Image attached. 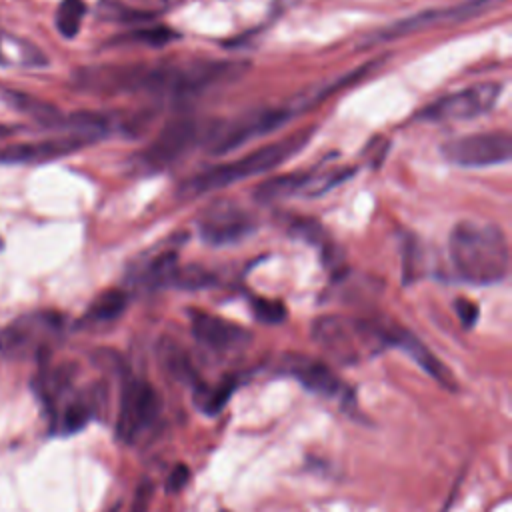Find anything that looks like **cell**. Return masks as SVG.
Returning a JSON list of instances; mask_svg holds the SVG:
<instances>
[{
	"label": "cell",
	"instance_id": "obj_1",
	"mask_svg": "<svg viewBox=\"0 0 512 512\" xmlns=\"http://www.w3.org/2000/svg\"><path fill=\"white\" fill-rule=\"evenodd\" d=\"M450 260L456 274L470 284H496L506 278L510 250L500 226L468 218L458 222L448 240Z\"/></svg>",
	"mask_w": 512,
	"mask_h": 512
},
{
	"label": "cell",
	"instance_id": "obj_2",
	"mask_svg": "<svg viewBox=\"0 0 512 512\" xmlns=\"http://www.w3.org/2000/svg\"><path fill=\"white\" fill-rule=\"evenodd\" d=\"M248 70L240 60H188L180 64L144 66L142 92L166 94L172 98H190L216 86H226Z\"/></svg>",
	"mask_w": 512,
	"mask_h": 512
},
{
	"label": "cell",
	"instance_id": "obj_3",
	"mask_svg": "<svg viewBox=\"0 0 512 512\" xmlns=\"http://www.w3.org/2000/svg\"><path fill=\"white\" fill-rule=\"evenodd\" d=\"M312 132H314L312 128L294 132L286 138L264 144V146L256 148L254 152L244 154L232 162L208 168V170L188 178L182 184L180 194L190 198V196H198V194H206V192L230 186L238 180H246V178L258 176V174H264V172L284 164L286 160L294 158L308 144V140L312 138Z\"/></svg>",
	"mask_w": 512,
	"mask_h": 512
},
{
	"label": "cell",
	"instance_id": "obj_4",
	"mask_svg": "<svg viewBox=\"0 0 512 512\" xmlns=\"http://www.w3.org/2000/svg\"><path fill=\"white\" fill-rule=\"evenodd\" d=\"M314 342L342 364H356L368 352L386 346L384 324L324 314L312 324Z\"/></svg>",
	"mask_w": 512,
	"mask_h": 512
},
{
	"label": "cell",
	"instance_id": "obj_5",
	"mask_svg": "<svg viewBox=\"0 0 512 512\" xmlns=\"http://www.w3.org/2000/svg\"><path fill=\"white\" fill-rule=\"evenodd\" d=\"M160 410L162 402L156 388L148 380L128 374L120 388L116 436L126 444L140 442L158 422Z\"/></svg>",
	"mask_w": 512,
	"mask_h": 512
},
{
	"label": "cell",
	"instance_id": "obj_6",
	"mask_svg": "<svg viewBox=\"0 0 512 512\" xmlns=\"http://www.w3.org/2000/svg\"><path fill=\"white\" fill-rule=\"evenodd\" d=\"M290 116L288 108H258L252 112H246L226 124L214 126L208 134V150L212 154H224L232 152L246 142H250L254 136L268 134L278 130Z\"/></svg>",
	"mask_w": 512,
	"mask_h": 512
},
{
	"label": "cell",
	"instance_id": "obj_7",
	"mask_svg": "<svg viewBox=\"0 0 512 512\" xmlns=\"http://www.w3.org/2000/svg\"><path fill=\"white\" fill-rule=\"evenodd\" d=\"M500 92H502L500 82L474 84L470 88L452 92L428 104L418 114V118L428 122H458V120L478 118L496 106Z\"/></svg>",
	"mask_w": 512,
	"mask_h": 512
},
{
	"label": "cell",
	"instance_id": "obj_8",
	"mask_svg": "<svg viewBox=\"0 0 512 512\" xmlns=\"http://www.w3.org/2000/svg\"><path fill=\"white\" fill-rule=\"evenodd\" d=\"M442 156L464 168H484L504 164L512 156V138L508 132H480L458 136L442 144Z\"/></svg>",
	"mask_w": 512,
	"mask_h": 512
},
{
	"label": "cell",
	"instance_id": "obj_9",
	"mask_svg": "<svg viewBox=\"0 0 512 512\" xmlns=\"http://www.w3.org/2000/svg\"><path fill=\"white\" fill-rule=\"evenodd\" d=\"M500 2H504V0H466V2H460V4H454V6H446V8L422 10L418 14H412L408 18H402V20L378 30L374 34V40L376 42H386V40L402 38L406 34L436 28V26L460 24V22H466L470 18H476V16L496 8Z\"/></svg>",
	"mask_w": 512,
	"mask_h": 512
},
{
	"label": "cell",
	"instance_id": "obj_10",
	"mask_svg": "<svg viewBox=\"0 0 512 512\" xmlns=\"http://www.w3.org/2000/svg\"><path fill=\"white\" fill-rule=\"evenodd\" d=\"M204 130L194 118L170 120L160 134L140 152L138 162L142 170L158 172L182 158L200 138Z\"/></svg>",
	"mask_w": 512,
	"mask_h": 512
},
{
	"label": "cell",
	"instance_id": "obj_11",
	"mask_svg": "<svg viewBox=\"0 0 512 512\" xmlns=\"http://www.w3.org/2000/svg\"><path fill=\"white\" fill-rule=\"evenodd\" d=\"M198 230L204 242L212 246H226L250 236L256 230V220L236 202L216 200L200 214Z\"/></svg>",
	"mask_w": 512,
	"mask_h": 512
},
{
	"label": "cell",
	"instance_id": "obj_12",
	"mask_svg": "<svg viewBox=\"0 0 512 512\" xmlns=\"http://www.w3.org/2000/svg\"><path fill=\"white\" fill-rule=\"evenodd\" d=\"M188 318L196 342L214 354L238 352L252 340V334L244 326L222 316L204 310H188Z\"/></svg>",
	"mask_w": 512,
	"mask_h": 512
},
{
	"label": "cell",
	"instance_id": "obj_13",
	"mask_svg": "<svg viewBox=\"0 0 512 512\" xmlns=\"http://www.w3.org/2000/svg\"><path fill=\"white\" fill-rule=\"evenodd\" d=\"M60 328V316L52 312L22 316L0 332V350L8 356H24L30 350H42L38 336L52 334Z\"/></svg>",
	"mask_w": 512,
	"mask_h": 512
},
{
	"label": "cell",
	"instance_id": "obj_14",
	"mask_svg": "<svg viewBox=\"0 0 512 512\" xmlns=\"http://www.w3.org/2000/svg\"><path fill=\"white\" fill-rule=\"evenodd\" d=\"M280 368L282 372L298 380L306 390L318 396L340 398L344 392V382L330 370V366L316 358L304 354H286L282 358Z\"/></svg>",
	"mask_w": 512,
	"mask_h": 512
},
{
	"label": "cell",
	"instance_id": "obj_15",
	"mask_svg": "<svg viewBox=\"0 0 512 512\" xmlns=\"http://www.w3.org/2000/svg\"><path fill=\"white\" fill-rule=\"evenodd\" d=\"M384 340H386V346H398L402 352H406L440 386L450 388V390L456 388V380H454L452 372L414 334H410L408 330H404L400 326H384Z\"/></svg>",
	"mask_w": 512,
	"mask_h": 512
},
{
	"label": "cell",
	"instance_id": "obj_16",
	"mask_svg": "<svg viewBox=\"0 0 512 512\" xmlns=\"http://www.w3.org/2000/svg\"><path fill=\"white\" fill-rule=\"evenodd\" d=\"M86 144L88 142L84 138L74 134L40 140V142H26V144L20 142L0 150V162H44V160L72 154Z\"/></svg>",
	"mask_w": 512,
	"mask_h": 512
},
{
	"label": "cell",
	"instance_id": "obj_17",
	"mask_svg": "<svg viewBox=\"0 0 512 512\" xmlns=\"http://www.w3.org/2000/svg\"><path fill=\"white\" fill-rule=\"evenodd\" d=\"M158 360L162 362L164 370L178 382H182L190 388H196L202 382V378L194 370L186 350L178 342H174L170 338H162L158 342Z\"/></svg>",
	"mask_w": 512,
	"mask_h": 512
},
{
	"label": "cell",
	"instance_id": "obj_18",
	"mask_svg": "<svg viewBox=\"0 0 512 512\" xmlns=\"http://www.w3.org/2000/svg\"><path fill=\"white\" fill-rule=\"evenodd\" d=\"M126 306H128V294L124 290H118V288L104 290L88 306V310L82 318V324H92V326L94 324H110L124 314Z\"/></svg>",
	"mask_w": 512,
	"mask_h": 512
},
{
	"label": "cell",
	"instance_id": "obj_19",
	"mask_svg": "<svg viewBox=\"0 0 512 512\" xmlns=\"http://www.w3.org/2000/svg\"><path fill=\"white\" fill-rule=\"evenodd\" d=\"M178 252L174 248L160 250L152 258H148L140 272H138V282L148 286V288H162L170 286V280L178 268Z\"/></svg>",
	"mask_w": 512,
	"mask_h": 512
},
{
	"label": "cell",
	"instance_id": "obj_20",
	"mask_svg": "<svg viewBox=\"0 0 512 512\" xmlns=\"http://www.w3.org/2000/svg\"><path fill=\"white\" fill-rule=\"evenodd\" d=\"M236 386H238V380L232 376L222 378L218 384L200 382L196 388H192V400L200 412L208 416H216L228 404Z\"/></svg>",
	"mask_w": 512,
	"mask_h": 512
},
{
	"label": "cell",
	"instance_id": "obj_21",
	"mask_svg": "<svg viewBox=\"0 0 512 512\" xmlns=\"http://www.w3.org/2000/svg\"><path fill=\"white\" fill-rule=\"evenodd\" d=\"M168 8V0H106V12L120 22H144Z\"/></svg>",
	"mask_w": 512,
	"mask_h": 512
},
{
	"label": "cell",
	"instance_id": "obj_22",
	"mask_svg": "<svg viewBox=\"0 0 512 512\" xmlns=\"http://www.w3.org/2000/svg\"><path fill=\"white\" fill-rule=\"evenodd\" d=\"M6 98L10 100V104H12L14 108H18L20 112L28 114V116L34 118L38 124L50 126V128L62 126L64 114H62L56 106H52L50 102L38 100V98L28 96V94H14V92H10Z\"/></svg>",
	"mask_w": 512,
	"mask_h": 512
},
{
	"label": "cell",
	"instance_id": "obj_23",
	"mask_svg": "<svg viewBox=\"0 0 512 512\" xmlns=\"http://www.w3.org/2000/svg\"><path fill=\"white\" fill-rule=\"evenodd\" d=\"M86 14L84 0H62L56 10V28L64 38H74Z\"/></svg>",
	"mask_w": 512,
	"mask_h": 512
},
{
	"label": "cell",
	"instance_id": "obj_24",
	"mask_svg": "<svg viewBox=\"0 0 512 512\" xmlns=\"http://www.w3.org/2000/svg\"><path fill=\"white\" fill-rule=\"evenodd\" d=\"M214 284V276L204 270L202 266H178L172 280H170V286H176V288H184V290H198V288H206V286H212Z\"/></svg>",
	"mask_w": 512,
	"mask_h": 512
},
{
	"label": "cell",
	"instance_id": "obj_25",
	"mask_svg": "<svg viewBox=\"0 0 512 512\" xmlns=\"http://www.w3.org/2000/svg\"><path fill=\"white\" fill-rule=\"evenodd\" d=\"M176 38L174 30L166 28V26H146V28H138L130 34L120 36L118 40L128 42V44H144V46H164L168 42H172Z\"/></svg>",
	"mask_w": 512,
	"mask_h": 512
},
{
	"label": "cell",
	"instance_id": "obj_26",
	"mask_svg": "<svg viewBox=\"0 0 512 512\" xmlns=\"http://www.w3.org/2000/svg\"><path fill=\"white\" fill-rule=\"evenodd\" d=\"M250 310L254 314V318L262 324H280L286 318V306L280 300H272V298H262L256 296L250 300Z\"/></svg>",
	"mask_w": 512,
	"mask_h": 512
},
{
	"label": "cell",
	"instance_id": "obj_27",
	"mask_svg": "<svg viewBox=\"0 0 512 512\" xmlns=\"http://www.w3.org/2000/svg\"><path fill=\"white\" fill-rule=\"evenodd\" d=\"M90 418H92V408L88 402H82V400L70 402L62 412V430L78 432L88 424Z\"/></svg>",
	"mask_w": 512,
	"mask_h": 512
},
{
	"label": "cell",
	"instance_id": "obj_28",
	"mask_svg": "<svg viewBox=\"0 0 512 512\" xmlns=\"http://www.w3.org/2000/svg\"><path fill=\"white\" fill-rule=\"evenodd\" d=\"M290 234L306 240V242H312V244H320V248L326 250V234L322 230V226L314 220H308V218H300L296 220L292 226H290Z\"/></svg>",
	"mask_w": 512,
	"mask_h": 512
},
{
	"label": "cell",
	"instance_id": "obj_29",
	"mask_svg": "<svg viewBox=\"0 0 512 512\" xmlns=\"http://www.w3.org/2000/svg\"><path fill=\"white\" fill-rule=\"evenodd\" d=\"M152 496H154V486L152 482L148 480H142L134 492V498H132V504H130V510L128 512H148L150 508V502H152Z\"/></svg>",
	"mask_w": 512,
	"mask_h": 512
},
{
	"label": "cell",
	"instance_id": "obj_30",
	"mask_svg": "<svg viewBox=\"0 0 512 512\" xmlns=\"http://www.w3.org/2000/svg\"><path fill=\"white\" fill-rule=\"evenodd\" d=\"M454 308H456V314H458L460 324H462L464 328H472V326L476 324V320H478V316H480V310H478V306H476L472 300H468V298H456Z\"/></svg>",
	"mask_w": 512,
	"mask_h": 512
},
{
	"label": "cell",
	"instance_id": "obj_31",
	"mask_svg": "<svg viewBox=\"0 0 512 512\" xmlns=\"http://www.w3.org/2000/svg\"><path fill=\"white\" fill-rule=\"evenodd\" d=\"M188 480H190V470H188V466H186V464H176V466L172 468V472L168 474L164 488H166L168 494H178V492L188 484Z\"/></svg>",
	"mask_w": 512,
	"mask_h": 512
},
{
	"label": "cell",
	"instance_id": "obj_32",
	"mask_svg": "<svg viewBox=\"0 0 512 512\" xmlns=\"http://www.w3.org/2000/svg\"><path fill=\"white\" fill-rule=\"evenodd\" d=\"M10 134H12V128H8V126L0 124V140H2V138H6V136H10Z\"/></svg>",
	"mask_w": 512,
	"mask_h": 512
},
{
	"label": "cell",
	"instance_id": "obj_33",
	"mask_svg": "<svg viewBox=\"0 0 512 512\" xmlns=\"http://www.w3.org/2000/svg\"><path fill=\"white\" fill-rule=\"evenodd\" d=\"M108 512H120V504H114V506H112Z\"/></svg>",
	"mask_w": 512,
	"mask_h": 512
},
{
	"label": "cell",
	"instance_id": "obj_34",
	"mask_svg": "<svg viewBox=\"0 0 512 512\" xmlns=\"http://www.w3.org/2000/svg\"><path fill=\"white\" fill-rule=\"evenodd\" d=\"M220 512H228V510H220Z\"/></svg>",
	"mask_w": 512,
	"mask_h": 512
}]
</instances>
